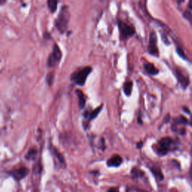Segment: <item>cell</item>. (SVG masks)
Instances as JSON below:
<instances>
[{"instance_id":"21","label":"cell","mask_w":192,"mask_h":192,"mask_svg":"<svg viewBox=\"0 0 192 192\" xmlns=\"http://www.w3.org/2000/svg\"><path fill=\"white\" fill-rule=\"evenodd\" d=\"M53 80H54V74L53 71H50V73L47 74L46 77V82L49 86H51L53 83Z\"/></svg>"},{"instance_id":"20","label":"cell","mask_w":192,"mask_h":192,"mask_svg":"<svg viewBox=\"0 0 192 192\" xmlns=\"http://www.w3.org/2000/svg\"><path fill=\"white\" fill-rule=\"evenodd\" d=\"M59 3V2L56 1V0H48L47 1V5L48 8L51 12H55L57 9V5Z\"/></svg>"},{"instance_id":"10","label":"cell","mask_w":192,"mask_h":192,"mask_svg":"<svg viewBox=\"0 0 192 192\" xmlns=\"http://www.w3.org/2000/svg\"><path fill=\"white\" fill-rule=\"evenodd\" d=\"M123 159L119 155H114L108 159L107 161V165L109 167H118L122 164Z\"/></svg>"},{"instance_id":"6","label":"cell","mask_w":192,"mask_h":192,"mask_svg":"<svg viewBox=\"0 0 192 192\" xmlns=\"http://www.w3.org/2000/svg\"><path fill=\"white\" fill-rule=\"evenodd\" d=\"M148 51L151 55L154 57L159 56V50L158 48V38L157 35L154 31L151 32L150 35V42H149Z\"/></svg>"},{"instance_id":"27","label":"cell","mask_w":192,"mask_h":192,"mask_svg":"<svg viewBox=\"0 0 192 192\" xmlns=\"http://www.w3.org/2000/svg\"><path fill=\"white\" fill-rule=\"evenodd\" d=\"M137 122H138L139 124H140V125H142V124H143L142 119H141V115H140V113H139V117H138V118H137Z\"/></svg>"},{"instance_id":"23","label":"cell","mask_w":192,"mask_h":192,"mask_svg":"<svg viewBox=\"0 0 192 192\" xmlns=\"http://www.w3.org/2000/svg\"><path fill=\"white\" fill-rule=\"evenodd\" d=\"M176 52H177V53L179 54V56H180L181 58H182V59H186V60H187V57H186L184 51H183V50H182V48H181V47H177L176 48Z\"/></svg>"},{"instance_id":"25","label":"cell","mask_w":192,"mask_h":192,"mask_svg":"<svg viewBox=\"0 0 192 192\" xmlns=\"http://www.w3.org/2000/svg\"><path fill=\"white\" fill-rule=\"evenodd\" d=\"M143 146V143L142 142V141H140V142H138L137 143V149H141Z\"/></svg>"},{"instance_id":"4","label":"cell","mask_w":192,"mask_h":192,"mask_svg":"<svg viewBox=\"0 0 192 192\" xmlns=\"http://www.w3.org/2000/svg\"><path fill=\"white\" fill-rule=\"evenodd\" d=\"M117 23L120 33V38L122 40H126L135 35V29L133 26L129 25L122 20H118Z\"/></svg>"},{"instance_id":"15","label":"cell","mask_w":192,"mask_h":192,"mask_svg":"<svg viewBox=\"0 0 192 192\" xmlns=\"http://www.w3.org/2000/svg\"><path fill=\"white\" fill-rule=\"evenodd\" d=\"M143 68L150 75H156L159 73V71H158V68H156L155 67L152 63L150 62H147L146 64L143 66Z\"/></svg>"},{"instance_id":"30","label":"cell","mask_w":192,"mask_h":192,"mask_svg":"<svg viewBox=\"0 0 192 192\" xmlns=\"http://www.w3.org/2000/svg\"><path fill=\"white\" fill-rule=\"evenodd\" d=\"M5 1H0V5L1 4H3V3H5Z\"/></svg>"},{"instance_id":"8","label":"cell","mask_w":192,"mask_h":192,"mask_svg":"<svg viewBox=\"0 0 192 192\" xmlns=\"http://www.w3.org/2000/svg\"><path fill=\"white\" fill-rule=\"evenodd\" d=\"M29 171V169L27 167H20V168L14 170L12 172H10V175L15 180L20 181L27 176Z\"/></svg>"},{"instance_id":"12","label":"cell","mask_w":192,"mask_h":192,"mask_svg":"<svg viewBox=\"0 0 192 192\" xmlns=\"http://www.w3.org/2000/svg\"><path fill=\"white\" fill-rule=\"evenodd\" d=\"M188 124V119H186L183 116H179L178 117H176V118L173 119L172 125H171V130H172L173 131H174L177 128V126H180V125H184V126H185V125Z\"/></svg>"},{"instance_id":"9","label":"cell","mask_w":192,"mask_h":192,"mask_svg":"<svg viewBox=\"0 0 192 192\" xmlns=\"http://www.w3.org/2000/svg\"><path fill=\"white\" fill-rule=\"evenodd\" d=\"M49 150L50 151V152H51V153L57 158V160L59 161V163H60L62 167L63 168H65V167H66V161H65L64 157H63L62 154L61 152H59L57 149L53 145H52V143H50V144Z\"/></svg>"},{"instance_id":"26","label":"cell","mask_w":192,"mask_h":192,"mask_svg":"<svg viewBox=\"0 0 192 192\" xmlns=\"http://www.w3.org/2000/svg\"><path fill=\"white\" fill-rule=\"evenodd\" d=\"M107 192H119V190L116 188H111Z\"/></svg>"},{"instance_id":"24","label":"cell","mask_w":192,"mask_h":192,"mask_svg":"<svg viewBox=\"0 0 192 192\" xmlns=\"http://www.w3.org/2000/svg\"><path fill=\"white\" fill-rule=\"evenodd\" d=\"M170 113H167V116H165V119H164V122H163V123H162L161 126H163V125L166 124V123H167V122H168L169 121H170Z\"/></svg>"},{"instance_id":"19","label":"cell","mask_w":192,"mask_h":192,"mask_svg":"<svg viewBox=\"0 0 192 192\" xmlns=\"http://www.w3.org/2000/svg\"><path fill=\"white\" fill-rule=\"evenodd\" d=\"M37 153H38V151H37L36 149L32 148L29 150L27 155H26V158L27 160H34L36 158Z\"/></svg>"},{"instance_id":"1","label":"cell","mask_w":192,"mask_h":192,"mask_svg":"<svg viewBox=\"0 0 192 192\" xmlns=\"http://www.w3.org/2000/svg\"><path fill=\"white\" fill-rule=\"evenodd\" d=\"M71 14L68 5H63L62 7L60 12H59V15H58L57 18L56 19L54 24L55 27L57 29V30L59 32L63 34L67 31L68 27V23L70 21Z\"/></svg>"},{"instance_id":"3","label":"cell","mask_w":192,"mask_h":192,"mask_svg":"<svg viewBox=\"0 0 192 192\" xmlns=\"http://www.w3.org/2000/svg\"><path fill=\"white\" fill-rule=\"evenodd\" d=\"M92 67L87 66L85 68H81V69L75 71L73 74L71 76V80L74 81L76 84L78 86H83L86 81L87 77L89 75V74L92 71Z\"/></svg>"},{"instance_id":"18","label":"cell","mask_w":192,"mask_h":192,"mask_svg":"<svg viewBox=\"0 0 192 192\" xmlns=\"http://www.w3.org/2000/svg\"><path fill=\"white\" fill-rule=\"evenodd\" d=\"M131 174L133 178H140V177L144 176L145 173L142 170L137 168V167H134V168L131 170Z\"/></svg>"},{"instance_id":"22","label":"cell","mask_w":192,"mask_h":192,"mask_svg":"<svg viewBox=\"0 0 192 192\" xmlns=\"http://www.w3.org/2000/svg\"><path fill=\"white\" fill-rule=\"evenodd\" d=\"M161 38L165 44H167V45H170V42L169 38H168V36H167V35L166 34L165 32H161Z\"/></svg>"},{"instance_id":"14","label":"cell","mask_w":192,"mask_h":192,"mask_svg":"<svg viewBox=\"0 0 192 192\" xmlns=\"http://www.w3.org/2000/svg\"><path fill=\"white\" fill-rule=\"evenodd\" d=\"M150 169V170L152 171L153 176L155 177L156 180L158 181H162L164 180V175L159 167H158V166H153V167H151Z\"/></svg>"},{"instance_id":"5","label":"cell","mask_w":192,"mask_h":192,"mask_svg":"<svg viewBox=\"0 0 192 192\" xmlns=\"http://www.w3.org/2000/svg\"><path fill=\"white\" fill-rule=\"evenodd\" d=\"M62 57V54L60 48L58 46V44H55L53 45V51L50 54L49 57L47 59V66L50 68L56 67V66L59 62V61L61 60Z\"/></svg>"},{"instance_id":"13","label":"cell","mask_w":192,"mask_h":192,"mask_svg":"<svg viewBox=\"0 0 192 192\" xmlns=\"http://www.w3.org/2000/svg\"><path fill=\"white\" fill-rule=\"evenodd\" d=\"M76 94H77V98H78V105H79V107L81 110L84 109L85 106H86V96L81 89H77L76 90Z\"/></svg>"},{"instance_id":"17","label":"cell","mask_w":192,"mask_h":192,"mask_svg":"<svg viewBox=\"0 0 192 192\" xmlns=\"http://www.w3.org/2000/svg\"><path fill=\"white\" fill-rule=\"evenodd\" d=\"M191 1H190L188 2V8L183 12V16L185 19H187L190 23H191L192 21V4Z\"/></svg>"},{"instance_id":"28","label":"cell","mask_w":192,"mask_h":192,"mask_svg":"<svg viewBox=\"0 0 192 192\" xmlns=\"http://www.w3.org/2000/svg\"><path fill=\"white\" fill-rule=\"evenodd\" d=\"M44 38H51V35H50V34L49 32H45L44 33Z\"/></svg>"},{"instance_id":"2","label":"cell","mask_w":192,"mask_h":192,"mask_svg":"<svg viewBox=\"0 0 192 192\" xmlns=\"http://www.w3.org/2000/svg\"><path fill=\"white\" fill-rule=\"evenodd\" d=\"M176 145L174 140L170 137H165L158 140L155 145L156 148L155 151L159 156H165L170 151L173 150Z\"/></svg>"},{"instance_id":"16","label":"cell","mask_w":192,"mask_h":192,"mask_svg":"<svg viewBox=\"0 0 192 192\" xmlns=\"http://www.w3.org/2000/svg\"><path fill=\"white\" fill-rule=\"evenodd\" d=\"M132 88H133V82L131 81L125 82L124 85H123V89H124L125 94L127 96H130L131 95Z\"/></svg>"},{"instance_id":"11","label":"cell","mask_w":192,"mask_h":192,"mask_svg":"<svg viewBox=\"0 0 192 192\" xmlns=\"http://www.w3.org/2000/svg\"><path fill=\"white\" fill-rule=\"evenodd\" d=\"M102 107H103V104L100 105L99 107L96 108L95 110H93L91 112H89V111H86L83 113V116L85 117L86 119H88V121H92V119H96L97 116H98V114L100 113V112L101 111Z\"/></svg>"},{"instance_id":"29","label":"cell","mask_w":192,"mask_h":192,"mask_svg":"<svg viewBox=\"0 0 192 192\" xmlns=\"http://www.w3.org/2000/svg\"><path fill=\"white\" fill-rule=\"evenodd\" d=\"M183 111H184L185 112H186V111H187L188 114H190V111H189V110L188 109V107H184V108H183Z\"/></svg>"},{"instance_id":"7","label":"cell","mask_w":192,"mask_h":192,"mask_svg":"<svg viewBox=\"0 0 192 192\" xmlns=\"http://www.w3.org/2000/svg\"><path fill=\"white\" fill-rule=\"evenodd\" d=\"M175 74H176L177 81H179V83L182 86V88H187L190 83V80L187 74L184 73V71H182L180 68H176V69H175Z\"/></svg>"}]
</instances>
